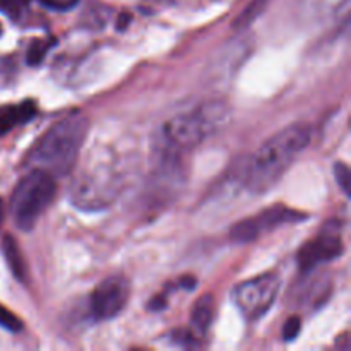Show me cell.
<instances>
[{
	"mask_svg": "<svg viewBox=\"0 0 351 351\" xmlns=\"http://www.w3.org/2000/svg\"><path fill=\"white\" fill-rule=\"evenodd\" d=\"M312 127L307 122H295L266 141L247 163L243 182L252 192H266L273 187L293 161L308 147Z\"/></svg>",
	"mask_w": 351,
	"mask_h": 351,
	"instance_id": "obj_1",
	"label": "cell"
},
{
	"mask_svg": "<svg viewBox=\"0 0 351 351\" xmlns=\"http://www.w3.org/2000/svg\"><path fill=\"white\" fill-rule=\"evenodd\" d=\"M89 130V120L84 115H71L57 120L47 132L33 144L26 156V165L43 170L55 178L74 170L77 156Z\"/></svg>",
	"mask_w": 351,
	"mask_h": 351,
	"instance_id": "obj_2",
	"label": "cell"
},
{
	"mask_svg": "<svg viewBox=\"0 0 351 351\" xmlns=\"http://www.w3.org/2000/svg\"><path fill=\"white\" fill-rule=\"evenodd\" d=\"M230 110L223 101H208L173 117L161 127V146L168 156H180L215 136L226 122Z\"/></svg>",
	"mask_w": 351,
	"mask_h": 351,
	"instance_id": "obj_3",
	"label": "cell"
},
{
	"mask_svg": "<svg viewBox=\"0 0 351 351\" xmlns=\"http://www.w3.org/2000/svg\"><path fill=\"white\" fill-rule=\"evenodd\" d=\"M57 194V180L43 170H31L21 178L10 197V215L23 232H31Z\"/></svg>",
	"mask_w": 351,
	"mask_h": 351,
	"instance_id": "obj_4",
	"label": "cell"
},
{
	"mask_svg": "<svg viewBox=\"0 0 351 351\" xmlns=\"http://www.w3.org/2000/svg\"><path fill=\"white\" fill-rule=\"evenodd\" d=\"M280 290V274L264 273L240 283L233 290V302L247 321H259L273 307Z\"/></svg>",
	"mask_w": 351,
	"mask_h": 351,
	"instance_id": "obj_5",
	"label": "cell"
},
{
	"mask_svg": "<svg viewBox=\"0 0 351 351\" xmlns=\"http://www.w3.org/2000/svg\"><path fill=\"white\" fill-rule=\"evenodd\" d=\"M119 192V184L105 170L84 171L71 185V201L84 211H98L112 204Z\"/></svg>",
	"mask_w": 351,
	"mask_h": 351,
	"instance_id": "obj_6",
	"label": "cell"
},
{
	"mask_svg": "<svg viewBox=\"0 0 351 351\" xmlns=\"http://www.w3.org/2000/svg\"><path fill=\"white\" fill-rule=\"evenodd\" d=\"M307 218L308 216L305 213L295 211V209L287 208V206L278 204L273 206V208L264 209L259 215L250 216V218L235 223L232 232H230V239L235 243L256 242L257 239L266 235L267 232H273V230L285 225H293V223L305 221Z\"/></svg>",
	"mask_w": 351,
	"mask_h": 351,
	"instance_id": "obj_7",
	"label": "cell"
},
{
	"mask_svg": "<svg viewBox=\"0 0 351 351\" xmlns=\"http://www.w3.org/2000/svg\"><path fill=\"white\" fill-rule=\"evenodd\" d=\"M130 297V281L123 274L117 273L106 276L93 290L89 298V314L96 322L112 321L122 314Z\"/></svg>",
	"mask_w": 351,
	"mask_h": 351,
	"instance_id": "obj_8",
	"label": "cell"
},
{
	"mask_svg": "<svg viewBox=\"0 0 351 351\" xmlns=\"http://www.w3.org/2000/svg\"><path fill=\"white\" fill-rule=\"evenodd\" d=\"M343 223L331 219L322 226L317 239L305 243L298 252V266L304 273L314 271L315 267L338 259L343 254Z\"/></svg>",
	"mask_w": 351,
	"mask_h": 351,
	"instance_id": "obj_9",
	"label": "cell"
},
{
	"mask_svg": "<svg viewBox=\"0 0 351 351\" xmlns=\"http://www.w3.org/2000/svg\"><path fill=\"white\" fill-rule=\"evenodd\" d=\"M350 0H302V14L305 21L321 24L338 16L348 7Z\"/></svg>",
	"mask_w": 351,
	"mask_h": 351,
	"instance_id": "obj_10",
	"label": "cell"
},
{
	"mask_svg": "<svg viewBox=\"0 0 351 351\" xmlns=\"http://www.w3.org/2000/svg\"><path fill=\"white\" fill-rule=\"evenodd\" d=\"M215 297L211 293H206L195 302L191 315V329L197 338H202L209 331L215 319Z\"/></svg>",
	"mask_w": 351,
	"mask_h": 351,
	"instance_id": "obj_11",
	"label": "cell"
},
{
	"mask_svg": "<svg viewBox=\"0 0 351 351\" xmlns=\"http://www.w3.org/2000/svg\"><path fill=\"white\" fill-rule=\"evenodd\" d=\"M2 252L5 257V263L9 266L10 273L14 274L17 281L21 283H27V278H29V271H27L26 259H24L23 252H21L19 245H17L16 239L12 235L3 237L2 242Z\"/></svg>",
	"mask_w": 351,
	"mask_h": 351,
	"instance_id": "obj_12",
	"label": "cell"
},
{
	"mask_svg": "<svg viewBox=\"0 0 351 351\" xmlns=\"http://www.w3.org/2000/svg\"><path fill=\"white\" fill-rule=\"evenodd\" d=\"M34 112H36V108H34L33 103L29 101L3 108L2 112H0V136L10 132V130L16 129L17 125H23V123L29 122V120L33 119Z\"/></svg>",
	"mask_w": 351,
	"mask_h": 351,
	"instance_id": "obj_13",
	"label": "cell"
},
{
	"mask_svg": "<svg viewBox=\"0 0 351 351\" xmlns=\"http://www.w3.org/2000/svg\"><path fill=\"white\" fill-rule=\"evenodd\" d=\"M266 3H267V0H252V2L247 5V9L243 10L239 17H237L233 27H235V29H243V27L250 26V24H252L254 21H256L257 17L263 14Z\"/></svg>",
	"mask_w": 351,
	"mask_h": 351,
	"instance_id": "obj_14",
	"label": "cell"
},
{
	"mask_svg": "<svg viewBox=\"0 0 351 351\" xmlns=\"http://www.w3.org/2000/svg\"><path fill=\"white\" fill-rule=\"evenodd\" d=\"M29 9L27 0H0V12L5 14L12 21H21Z\"/></svg>",
	"mask_w": 351,
	"mask_h": 351,
	"instance_id": "obj_15",
	"label": "cell"
},
{
	"mask_svg": "<svg viewBox=\"0 0 351 351\" xmlns=\"http://www.w3.org/2000/svg\"><path fill=\"white\" fill-rule=\"evenodd\" d=\"M48 50H50V41H41V40L33 41V43L29 45V48H27V53H26L27 65H31V67L40 65L41 62H43L45 55H47Z\"/></svg>",
	"mask_w": 351,
	"mask_h": 351,
	"instance_id": "obj_16",
	"label": "cell"
},
{
	"mask_svg": "<svg viewBox=\"0 0 351 351\" xmlns=\"http://www.w3.org/2000/svg\"><path fill=\"white\" fill-rule=\"evenodd\" d=\"M335 178H336V182H338L339 189L343 191V194H345L346 197H350V195H351V192H350L351 173H350L348 165L343 163V161H338V163H335Z\"/></svg>",
	"mask_w": 351,
	"mask_h": 351,
	"instance_id": "obj_17",
	"label": "cell"
},
{
	"mask_svg": "<svg viewBox=\"0 0 351 351\" xmlns=\"http://www.w3.org/2000/svg\"><path fill=\"white\" fill-rule=\"evenodd\" d=\"M0 328L7 329L10 332H21L23 331V322L17 317L16 314L5 308L3 305H0Z\"/></svg>",
	"mask_w": 351,
	"mask_h": 351,
	"instance_id": "obj_18",
	"label": "cell"
},
{
	"mask_svg": "<svg viewBox=\"0 0 351 351\" xmlns=\"http://www.w3.org/2000/svg\"><path fill=\"white\" fill-rule=\"evenodd\" d=\"M302 331V321L298 315H291L290 319H287V322H285L283 326V332H281V336H283L285 341H293V339L298 338V335H300Z\"/></svg>",
	"mask_w": 351,
	"mask_h": 351,
	"instance_id": "obj_19",
	"label": "cell"
},
{
	"mask_svg": "<svg viewBox=\"0 0 351 351\" xmlns=\"http://www.w3.org/2000/svg\"><path fill=\"white\" fill-rule=\"evenodd\" d=\"M45 7L53 10H69L77 3V0H40Z\"/></svg>",
	"mask_w": 351,
	"mask_h": 351,
	"instance_id": "obj_20",
	"label": "cell"
},
{
	"mask_svg": "<svg viewBox=\"0 0 351 351\" xmlns=\"http://www.w3.org/2000/svg\"><path fill=\"white\" fill-rule=\"evenodd\" d=\"M3 218H5V204H3V201L0 199V228H2L3 225Z\"/></svg>",
	"mask_w": 351,
	"mask_h": 351,
	"instance_id": "obj_21",
	"label": "cell"
},
{
	"mask_svg": "<svg viewBox=\"0 0 351 351\" xmlns=\"http://www.w3.org/2000/svg\"><path fill=\"white\" fill-rule=\"evenodd\" d=\"M129 19H130L129 14H123V16H122V24H117V27L123 29V27H125V24H127V21H129Z\"/></svg>",
	"mask_w": 351,
	"mask_h": 351,
	"instance_id": "obj_22",
	"label": "cell"
},
{
	"mask_svg": "<svg viewBox=\"0 0 351 351\" xmlns=\"http://www.w3.org/2000/svg\"><path fill=\"white\" fill-rule=\"evenodd\" d=\"M0 33H2V29H0Z\"/></svg>",
	"mask_w": 351,
	"mask_h": 351,
	"instance_id": "obj_23",
	"label": "cell"
}]
</instances>
